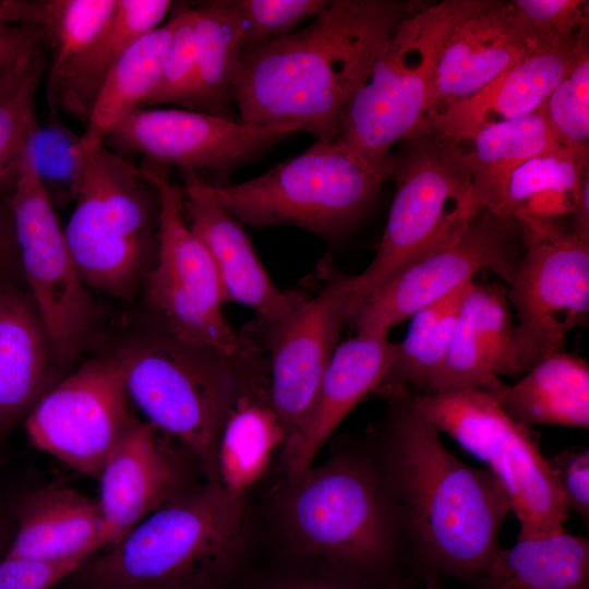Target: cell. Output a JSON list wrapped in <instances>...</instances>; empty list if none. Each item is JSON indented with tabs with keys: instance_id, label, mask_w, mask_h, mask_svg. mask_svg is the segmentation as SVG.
<instances>
[{
	"instance_id": "2e32d148",
	"label": "cell",
	"mask_w": 589,
	"mask_h": 589,
	"mask_svg": "<svg viewBox=\"0 0 589 589\" xmlns=\"http://www.w3.org/2000/svg\"><path fill=\"white\" fill-rule=\"evenodd\" d=\"M350 285L351 275L329 276L283 320L260 321L266 328L262 347L268 357V400L284 428L285 442L309 413L342 327L351 320Z\"/></svg>"
},
{
	"instance_id": "44dd1931",
	"label": "cell",
	"mask_w": 589,
	"mask_h": 589,
	"mask_svg": "<svg viewBox=\"0 0 589 589\" xmlns=\"http://www.w3.org/2000/svg\"><path fill=\"white\" fill-rule=\"evenodd\" d=\"M395 353L387 333L357 332L338 345L303 422L281 447L287 481L312 467L321 447L349 412L381 388Z\"/></svg>"
},
{
	"instance_id": "3957f363",
	"label": "cell",
	"mask_w": 589,
	"mask_h": 589,
	"mask_svg": "<svg viewBox=\"0 0 589 589\" xmlns=\"http://www.w3.org/2000/svg\"><path fill=\"white\" fill-rule=\"evenodd\" d=\"M280 515L303 554L386 589L413 585L398 510L372 441L288 481Z\"/></svg>"
},
{
	"instance_id": "8992f818",
	"label": "cell",
	"mask_w": 589,
	"mask_h": 589,
	"mask_svg": "<svg viewBox=\"0 0 589 589\" xmlns=\"http://www.w3.org/2000/svg\"><path fill=\"white\" fill-rule=\"evenodd\" d=\"M394 161L396 193L382 240L371 263L351 275V318L399 273L460 239L478 212L462 145L428 129L402 141Z\"/></svg>"
},
{
	"instance_id": "4dcf8cb0",
	"label": "cell",
	"mask_w": 589,
	"mask_h": 589,
	"mask_svg": "<svg viewBox=\"0 0 589 589\" xmlns=\"http://www.w3.org/2000/svg\"><path fill=\"white\" fill-rule=\"evenodd\" d=\"M285 431L268 400L267 388L243 393L230 411L217 446L220 485L244 495L264 474Z\"/></svg>"
},
{
	"instance_id": "ab89813d",
	"label": "cell",
	"mask_w": 589,
	"mask_h": 589,
	"mask_svg": "<svg viewBox=\"0 0 589 589\" xmlns=\"http://www.w3.org/2000/svg\"><path fill=\"white\" fill-rule=\"evenodd\" d=\"M325 0H239L242 49L286 36L305 20L317 15ZM241 49V50H242Z\"/></svg>"
},
{
	"instance_id": "5b68a950",
	"label": "cell",
	"mask_w": 589,
	"mask_h": 589,
	"mask_svg": "<svg viewBox=\"0 0 589 589\" xmlns=\"http://www.w3.org/2000/svg\"><path fill=\"white\" fill-rule=\"evenodd\" d=\"M245 529L244 495L189 486L67 579L73 589H214L236 566Z\"/></svg>"
},
{
	"instance_id": "ee69618b",
	"label": "cell",
	"mask_w": 589,
	"mask_h": 589,
	"mask_svg": "<svg viewBox=\"0 0 589 589\" xmlns=\"http://www.w3.org/2000/svg\"><path fill=\"white\" fill-rule=\"evenodd\" d=\"M43 31L29 23L0 24V74L43 43Z\"/></svg>"
},
{
	"instance_id": "9a60e30c",
	"label": "cell",
	"mask_w": 589,
	"mask_h": 589,
	"mask_svg": "<svg viewBox=\"0 0 589 589\" xmlns=\"http://www.w3.org/2000/svg\"><path fill=\"white\" fill-rule=\"evenodd\" d=\"M524 251L517 221L478 211L460 239L399 273L351 320L357 332L388 334L394 325L473 281L480 271L488 269L508 285Z\"/></svg>"
},
{
	"instance_id": "83f0119b",
	"label": "cell",
	"mask_w": 589,
	"mask_h": 589,
	"mask_svg": "<svg viewBox=\"0 0 589 589\" xmlns=\"http://www.w3.org/2000/svg\"><path fill=\"white\" fill-rule=\"evenodd\" d=\"M470 589H589V541L566 532L501 549Z\"/></svg>"
},
{
	"instance_id": "c3c4849f",
	"label": "cell",
	"mask_w": 589,
	"mask_h": 589,
	"mask_svg": "<svg viewBox=\"0 0 589 589\" xmlns=\"http://www.w3.org/2000/svg\"><path fill=\"white\" fill-rule=\"evenodd\" d=\"M15 23L12 0L0 1V24Z\"/></svg>"
},
{
	"instance_id": "836d02e7",
	"label": "cell",
	"mask_w": 589,
	"mask_h": 589,
	"mask_svg": "<svg viewBox=\"0 0 589 589\" xmlns=\"http://www.w3.org/2000/svg\"><path fill=\"white\" fill-rule=\"evenodd\" d=\"M473 281L411 316L407 335L395 344L393 363L381 388L389 392L408 387L419 394L431 392L434 375L452 342L461 302Z\"/></svg>"
},
{
	"instance_id": "8fae6325",
	"label": "cell",
	"mask_w": 589,
	"mask_h": 589,
	"mask_svg": "<svg viewBox=\"0 0 589 589\" xmlns=\"http://www.w3.org/2000/svg\"><path fill=\"white\" fill-rule=\"evenodd\" d=\"M159 200L156 259L142 287L147 322L171 336L235 357L250 344L227 323L223 288L204 244L184 221L181 199L168 178L142 168Z\"/></svg>"
},
{
	"instance_id": "f1b7e54d",
	"label": "cell",
	"mask_w": 589,
	"mask_h": 589,
	"mask_svg": "<svg viewBox=\"0 0 589 589\" xmlns=\"http://www.w3.org/2000/svg\"><path fill=\"white\" fill-rule=\"evenodd\" d=\"M467 143L477 211L498 215L512 173L527 159L557 145L544 106L521 117L491 124Z\"/></svg>"
},
{
	"instance_id": "f907efd6",
	"label": "cell",
	"mask_w": 589,
	"mask_h": 589,
	"mask_svg": "<svg viewBox=\"0 0 589 589\" xmlns=\"http://www.w3.org/2000/svg\"><path fill=\"white\" fill-rule=\"evenodd\" d=\"M442 588L443 587H441V586H429V587H426L424 589H442Z\"/></svg>"
},
{
	"instance_id": "74e56055",
	"label": "cell",
	"mask_w": 589,
	"mask_h": 589,
	"mask_svg": "<svg viewBox=\"0 0 589 589\" xmlns=\"http://www.w3.org/2000/svg\"><path fill=\"white\" fill-rule=\"evenodd\" d=\"M28 148L36 175L51 202L75 200L87 160L76 135L58 120L37 123Z\"/></svg>"
},
{
	"instance_id": "d6a6232c",
	"label": "cell",
	"mask_w": 589,
	"mask_h": 589,
	"mask_svg": "<svg viewBox=\"0 0 589 589\" xmlns=\"http://www.w3.org/2000/svg\"><path fill=\"white\" fill-rule=\"evenodd\" d=\"M196 73L185 106L224 116L242 49L243 27L236 1H212L194 9Z\"/></svg>"
},
{
	"instance_id": "f35d334b",
	"label": "cell",
	"mask_w": 589,
	"mask_h": 589,
	"mask_svg": "<svg viewBox=\"0 0 589 589\" xmlns=\"http://www.w3.org/2000/svg\"><path fill=\"white\" fill-rule=\"evenodd\" d=\"M172 19L173 29L158 83L141 108L160 104L187 105L191 95L197 59L195 11L181 10Z\"/></svg>"
},
{
	"instance_id": "1f68e13d",
	"label": "cell",
	"mask_w": 589,
	"mask_h": 589,
	"mask_svg": "<svg viewBox=\"0 0 589 589\" xmlns=\"http://www.w3.org/2000/svg\"><path fill=\"white\" fill-rule=\"evenodd\" d=\"M588 152L558 143L527 159L512 173L497 216L520 223L570 214Z\"/></svg>"
},
{
	"instance_id": "681fc988",
	"label": "cell",
	"mask_w": 589,
	"mask_h": 589,
	"mask_svg": "<svg viewBox=\"0 0 589 589\" xmlns=\"http://www.w3.org/2000/svg\"><path fill=\"white\" fill-rule=\"evenodd\" d=\"M7 529L4 528L3 522H0V555L4 553L8 546L4 548V540H5Z\"/></svg>"
},
{
	"instance_id": "7dc6e473",
	"label": "cell",
	"mask_w": 589,
	"mask_h": 589,
	"mask_svg": "<svg viewBox=\"0 0 589 589\" xmlns=\"http://www.w3.org/2000/svg\"><path fill=\"white\" fill-rule=\"evenodd\" d=\"M19 263L9 211H0V266L15 271Z\"/></svg>"
},
{
	"instance_id": "603a6c76",
	"label": "cell",
	"mask_w": 589,
	"mask_h": 589,
	"mask_svg": "<svg viewBox=\"0 0 589 589\" xmlns=\"http://www.w3.org/2000/svg\"><path fill=\"white\" fill-rule=\"evenodd\" d=\"M12 272L0 266V434L61 380L44 317Z\"/></svg>"
},
{
	"instance_id": "d590c367",
	"label": "cell",
	"mask_w": 589,
	"mask_h": 589,
	"mask_svg": "<svg viewBox=\"0 0 589 589\" xmlns=\"http://www.w3.org/2000/svg\"><path fill=\"white\" fill-rule=\"evenodd\" d=\"M117 0H13L16 23L40 27L51 48L48 81L80 53L111 15Z\"/></svg>"
},
{
	"instance_id": "ac0fdd59",
	"label": "cell",
	"mask_w": 589,
	"mask_h": 589,
	"mask_svg": "<svg viewBox=\"0 0 589 589\" xmlns=\"http://www.w3.org/2000/svg\"><path fill=\"white\" fill-rule=\"evenodd\" d=\"M540 45L512 1L483 0L441 49L428 116L470 97Z\"/></svg>"
},
{
	"instance_id": "6da1fadb",
	"label": "cell",
	"mask_w": 589,
	"mask_h": 589,
	"mask_svg": "<svg viewBox=\"0 0 589 589\" xmlns=\"http://www.w3.org/2000/svg\"><path fill=\"white\" fill-rule=\"evenodd\" d=\"M389 394L371 441L398 510L411 580L424 588L450 578L469 584L502 549L508 500L486 468L462 462L443 444L412 389Z\"/></svg>"
},
{
	"instance_id": "7c38bea8",
	"label": "cell",
	"mask_w": 589,
	"mask_h": 589,
	"mask_svg": "<svg viewBox=\"0 0 589 589\" xmlns=\"http://www.w3.org/2000/svg\"><path fill=\"white\" fill-rule=\"evenodd\" d=\"M525 251L506 286L518 323L513 351L519 373L563 351L566 336L588 321L589 241L557 221L517 223Z\"/></svg>"
},
{
	"instance_id": "f546056e",
	"label": "cell",
	"mask_w": 589,
	"mask_h": 589,
	"mask_svg": "<svg viewBox=\"0 0 589 589\" xmlns=\"http://www.w3.org/2000/svg\"><path fill=\"white\" fill-rule=\"evenodd\" d=\"M173 19L142 36L106 76L86 120L81 146L88 155L155 89L173 29Z\"/></svg>"
},
{
	"instance_id": "d4e9b609",
	"label": "cell",
	"mask_w": 589,
	"mask_h": 589,
	"mask_svg": "<svg viewBox=\"0 0 589 589\" xmlns=\"http://www.w3.org/2000/svg\"><path fill=\"white\" fill-rule=\"evenodd\" d=\"M15 528L5 552L48 560L85 562L109 543L97 500L52 484L23 494L13 506Z\"/></svg>"
},
{
	"instance_id": "bcb514c9",
	"label": "cell",
	"mask_w": 589,
	"mask_h": 589,
	"mask_svg": "<svg viewBox=\"0 0 589 589\" xmlns=\"http://www.w3.org/2000/svg\"><path fill=\"white\" fill-rule=\"evenodd\" d=\"M278 589H386L383 586L352 573L337 572L330 580L284 586Z\"/></svg>"
},
{
	"instance_id": "cb8c5ba5",
	"label": "cell",
	"mask_w": 589,
	"mask_h": 589,
	"mask_svg": "<svg viewBox=\"0 0 589 589\" xmlns=\"http://www.w3.org/2000/svg\"><path fill=\"white\" fill-rule=\"evenodd\" d=\"M506 286L472 283L459 309L448 351L431 393L490 389L503 375L520 374L513 351V318Z\"/></svg>"
},
{
	"instance_id": "484cf974",
	"label": "cell",
	"mask_w": 589,
	"mask_h": 589,
	"mask_svg": "<svg viewBox=\"0 0 589 589\" xmlns=\"http://www.w3.org/2000/svg\"><path fill=\"white\" fill-rule=\"evenodd\" d=\"M170 7L167 0H117L95 37L48 81L51 109L58 105L87 120L108 73L134 43L160 26Z\"/></svg>"
},
{
	"instance_id": "f6af8a7d",
	"label": "cell",
	"mask_w": 589,
	"mask_h": 589,
	"mask_svg": "<svg viewBox=\"0 0 589 589\" xmlns=\"http://www.w3.org/2000/svg\"><path fill=\"white\" fill-rule=\"evenodd\" d=\"M572 231L581 240L589 241V167L580 175L573 209Z\"/></svg>"
},
{
	"instance_id": "b9f144b4",
	"label": "cell",
	"mask_w": 589,
	"mask_h": 589,
	"mask_svg": "<svg viewBox=\"0 0 589 589\" xmlns=\"http://www.w3.org/2000/svg\"><path fill=\"white\" fill-rule=\"evenodd\" d=\"M82 563L77 560H39L4 551L0 555V589H52Z\"/></svg>"
},
{
	"instance_id": "7bdbcfd3",
	"label": "cell",
	"mask_w": 589,
	"mask_h": 589,
	"mask_svg": "<svg viewBox=\"0 0 589 589\" xmlns=\"http://www.w3.org/2000/svg\"><path fill=\"white\" fill-rule=\"evenodd\" d=\"M567 509L589 522V449L573 446L550 459Z\"/></svg>"
},
{
	"instance_id": "5bb4252c",
	"label": "cell",
	"mask_w": 589,
	"mask_h": 589,
	"mask_svg": "<svg viewBox=\"0 0 589 589\" xmlns=\"http://www.w3.org/2000/svg\"><path fill=\"white\" fill-rule=\"evenodd\" d=\"M128 397L117 359L93 358L61 378L25 417L29 442L97 479L134 418Z\"/></svg>"
},
{
	"instance_id": "d6986e66",
	"label": "cell",
	"mask_w": 589,
	"mask_h": 589,
	"mask_svg": "<svg viewBox=\"0 0 589 589\" xmlns=\"http://www.w3.org/2000/svg\"><path fill=\"white\" fill-rule=\"evenodd\" d=\"M160 433L134 417L100 469L97 502L108 530L107 546L189 488L181 460Z\"/></svg>"
},
{
	"instance_id": "52a82bcc",
	"label": "cell",
	"mask_w": 589,
	"mask_h": 589,
	"mask_svg": "<svg viewBox=\"0 0 589 589\" xmlns=\"http://www.w3.org/2000/svg\"><path fill=\"white\" fill-rule=\"evenodd\" d=\"M158 218L157 190L142 168L104 145L87 155L64 235L88 289L132 298L156 259Z\"/></svg>"
},
{
	"instance_id": "e575fe53",
	"label": "cell",
	"mask_w": 589,
	"mask_h": 589,
	"mask_svg": "<svg viewBox=\"0 0 589 589\" xmlns=\"http://www.w3.org/2000/svg\"><path fill=\"white\" fill-rule=\"evenodd\" d=\"M45 69L40 45L0 74V196L13 191L37 125L35 93Z\"/></svg>"
},
{
	"instance_id": "7a4b0ae2",
	"label": "cell",
	"mask_w": 589,
	"mask_h": 589,
	"mask_svg": "<svg viewBox=\"0 0 589 589\" xmlns=\"http://www.w3.org/2000/svg\"><path fill=\"white\" fill-rule=\"evenodd\" d=\"M417 5L332 0L305 27L242 49L232 86L240 121L296 123L324 142L399 24Z\"/></svg>"
},
{
	"instance_id": "e0dca14e",
	"label": "cell",
	"mask_w": 589,
	"mask_h": 589,
	"mask_svg": "<svg viewBox=\"0 0 589 589\" xmlns=\"http://www.w3.org/2000/svg\"><path fill=\"white\" fill-rule=\"evenodd\" d=\"M303 131L296 123L252 125L203 111L137 108L106 141L154 163L181 169L226 171Z\"/></svg>"
},
{
	"instance_id": "60d3db41",
	"label": "cell",
	"mask_w": 589,
	"mask_h": 589,
	"mask_svg": "<svg viewBox=\"0 0 589 589\" xmlns=\"http://www.w3.org/2000/svg\"><path fill=\"white\" fill-rule=\"evenodd\" d=\"M518 14L541 44L553 43L589 24L585 0H513Z\"/></svg>"
},
{
	"instance_id": "8d00e7d4",
	"label": "cell",
	"mask_w": 589,
	"mask_h": 589,
	"mask_svg": "<svg viewBox=\"0 0 589 589\" xmlns=\"http://www.w3.org/2000/svg\"><path fill=\"white\" fill-rule=\"evenodd\" d=\"M543 106L561 144L589 151V24L579 29L572 60Z\"/></svg>"
},
{
	"instance_id": "277c9868",
	"label": "cell",
	"mask_w": 589,
	"mask_h": 589,
	"mask_svg": "<svg viewBox=\"0 0 589 589\" xmlns=\"http://www.w3.org/2000/svg\"><path fill=\"white\" fill-rule=\"evenodd\" d=\"M250 334L248 348L231 357L147 322L111 353L147 422L176 438L212 484L220 485L217 446L230 411L243 393L267 385L264 350Z\"/></svg>"
},
{
	"instance_id": "4fadbf2b",
	"label": "cell",
	"mask_w": 589,
	"mask_h": 589,
	"mask_svg": "<svg viewBox=\"0 0 589 589\" xmlns=\"http://www.w3.org/2000/svg\"><path fill=\"white\" fill-rule=\"evenodd\" d=\"M7 208L22 276L44 317L61 373L84 349L93 329L95 306L53 203L36 175L28 146Z\"/></svg>"
},
{
	"instance_id": "4316f807",
	"label": "cell",
	"mask_w": 589,
	"mask_h": 589,
	"mask_svg": "<svg viewBox=\"0 0 589 589\" xmlns=\"http://www.w3.org/2000/svg\"><path fill=\"white\" fill-rule=\"evenodd\" d=\"M504 410L525 425L589 426V366L563 351L546 356L514 385L491 387Z\"/></svg>"
},
{
	"instance_id": "ba28073f",
	"label": "cell",
	"mask_w": 589,
	"mask_h": 589,
	"mask_svg": "<svg viewBox=\"0 0 589 589\" xmlns=\"http://www.w3.org/2000/svg\"><path fill=\"white\" fill-rule=\"evenodd\" d=\"M483 0L417 8L397 27L342 115L337 141L373 164L394 144L428 130L433 74L452 29Z\"/></svg>"
},
{
	"instance_id": "9c48e42d",
	"label": "cell",
	"mask_w": 589,
	"mask_h": 589,
	"mask_svg": "<svg viewBox=\"0 0 589 589\" xmlns=\"http://www.w3.org/2000/svg\"><path fill=\"white\" fill-rule=\"evenodd\" d=\"M394 157L373 164L342 143L317 140L298 156L237 184L214 185L220 203L240 223L293 226L337 237L365 212L393 176Z\"/></svg>"
},
{
	"instance_id": "7402d4cb",
	"label": "cell",
	"mask_w": 589,
	"mask_h": 589,
	"mask_svg": "<svg viewBox=\"0 0 589 589\" xmlns=\"http://www.w3.org/2000/svg\"><path fill=\"white\" fill-rule=\"evenodd\" d=\"M578 34L536 47L470 97L430 113L428 129L461 145L485 127L537 110L566 71Z\"/></svg>"
},
{
	"instance_id": "ffe728a7",
	"label": "cell",
	"mask_w": 589,
	"mask_h": 589,
	"mask_svg": "<svg viewBox=\"0 0 589 589\" xmlns=\"http://www.w3.org/2000/svg\"><path fill=\"white\" fill-rule=\"evenodd\" d=\"M181 177L189 226L212 257L225 301L251 308L264 323L286 317L304 294L283 290L271 279L240 221L220 203L212 184L192 169H182Z\"/></svg>"
},
{
	"instance_id": "30bf717a",
	"label": "cell",
	"mask_w": 589,
	"mask_h": 589,
	"mask_svg": "<svg viewBox=\"0 0 589 589\" xmlns=\"http://www.w3.org/2000/svg\"><path fill=\"white\" fill-rule=\"evenodd\" d=\"M416 409L482 460L504 491L519 522L517 540L564 533L563 494L532 431L515 421L488 389L412 390Z\"/></svg>"
}]
</instances>
